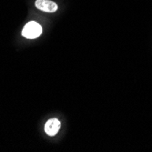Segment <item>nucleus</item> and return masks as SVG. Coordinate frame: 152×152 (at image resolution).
I'll return each instance as SVG.
<instances>
[{
    "instance_id": "f257e3e1",
    "label": "nucleus",
    "mask_w": 152,
    "mask_h": 152,
    "mask_svg": "<svg viewBox=\"0 0 152 152\" xmlns=\"http://www.w3.org/2000/svg\"><path fill=\"white\" fill-rule=\"evenodd\" d=\"M41 33H42V26L35 21H31V22H28L24 26L23 31H22V36L26 38L34 39L39 37Z\"/></svg>"
},
{
    "instance_id": "7ed1b4c3",
    "label": "nucleus",
    "mask_w": 152,
    "mask_h": 152,
    "mask_svg": "<svg viewBox=\"0 0 152 152\" xmlns=\"http://www.w3.org/2000/svg\"><path fill=\"white\" fill-rule=\"evenodd\" d=\"M60 129V121L58 118L49 119L45 125V132L48 136H55L58 134Z\"/></svg>"
},
{
    "instance_id": "f03ea898",
    "label": "nucleus",
    "mask_w": 152,
    "mask_h": 152,
    "mask_svg": "<svg viewBox=\"0 0 152 152\" xmlns=\"http://www.w3.org/2000/svg\"><path fill=\"white\" fill-rule=\"evenodd\" d=\"M35 6L39 10L47 13H54L58 9V5L50 0H37Z\"/></svg>"
}]
</instances>
